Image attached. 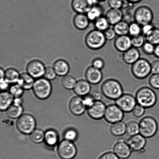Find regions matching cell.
<instances>
[{
  "label": "cell",
  "mask_w": 159,
  "mask_h": 159,
  "mask_svg": "<svg viewBox=\"0 0 159 159\" xmlns=\"http://www.w3.org/2000/svg\"><path fill=\"white\" fill-rule=\"evenodd\" d=\"M146 108L137 104L132 111L133 116L136 118H140L144 114Z\"/></svg>",
  "instance_id": "cell-46"
},
{
  "label": "cell",
  "mask_w": 159,
  "mask_h": 159,
  "mask_svg": "<svg viewBox=\"0 0 159 159\" xmlns=\"http://www.w3.org/2000/svg\"><path fill=\"white\" fill-rule=\"evenodd\" d=\"M36 122L35 118L29 114H24L18 118L16 127L19 131L23 134H30L35 129Z\"/></svg>",
  "instance_id": "cell-8"
},
{
  "label": "cell",
  "mask_w": 159,
  "mask_h": 159,
  "mask_svg": "<svg viewBox=\"0 0 159 159\" xmlns=\"http://www.w3.org/2000/svg\"><path fill=\"white\" fill-rule=\"evenodd\" d=\"M134 21L142 26L152 23L154 19V13L150 7L141 6L137 7L134 12Z\"/></svg>",
  "instance_id": "cell-7"
},
{
  "label": "cell",
  "mask_w": 159,
  "mask_h": 159,
  "mask_svg": "<svg viewBox=\"0 0 159 159\" xmlns=\"http://www.w3.org/2000/svg\"><path fill=\"white\" fill-rule=\"evenodd\" d=\"M154 55L159 59V44L155 46V51Z\"/></svg>",
  "instance_id": "cell-56"
},
{
  "label": "cell",
  "mask_w": 159,
  "mask_h": 159,
  "mask_svg": "<svg viewBox=\"0 0 159 159\" xmlns=\"http://www.w3.org/2000/svg\"><path fill=\"white\" fill-rule=\"evenodd\" d=\"M110 132L113 136H122L126 134V124L122 121L111 124L110 127Z\"/></svg>",
  "instance_id": "cell-29"
},
{
  "label": "cell",
  "mask_w": 159,
  "mask_h": 159,
  "mask_svg": "<svg viewBox=\"0 0 159 159\" xmlns=\"http://www.w3.org/2000/svg\"><path fill=\"white\" fill-rule=\"evenodd\" d=\"M127 142L132 152H141L144 149L147 141L146 138L139 134L129 137Z\"/></svg>",
  "instance_id": "cell-15"
},
{
  "label": "cell",
  "mask_w": 159,
  "mask_h": 159,
  "mask_svg": "<svg viewBox=\"0 0 159 159\" xmlns=\"http://www.w3.org/2000/svg\"><path fill=\"white\" fill-rule=\"evenodd\" d=\"M124 113L116 104H110L107 106L104 118L109 124L120 122L123 120Z\"/></svg>",
  "instance_id": "cell-10"
},
{
  "label": "cell",
  "mask_w": 159,
  "mask_h": 159,
  "mask_svg": "<svg viewBox=\"0 0 159 159\" xmlns=\"http://www.w3.org/2000/svg\"><path fill=\"white\" fill-rule=\"evenodd\" d=\"M113 45L118 52H125L132 47L131 37L129 35L117 36L114 40Z\"/></svg>",
  "instance_id": "cell-18"
},
{
  "label": "cell",
  "mask_w": 159,
  "mask_h": 159,
  "mask_svg": "<svg viewBox=\"0 0 159 159\" xmlns=\"http://www.w3.org/2000/svg\"><path fill=\"white\" fill-rule=\"evenodd\" d=\"M85 77L86 80L89 83L96 85L102 81L103 75L101 70L97 69L91 66H89L86 70Z\"/></svg>",
  "instance_id": "cell-19"
},
{
  "label": "cell",
  "mask_w": 159,
  "mask_h": 159,
  "mask_svg": "<svg viewBox=\"0 0 159 159\" xmlns=\"http://www.w3.org/2000/svg\"><path fill=\"white\" fill-rule=\"evenodd\" d=\"M113 149L114 153L120 159L128 158L132 152L127 142L122 138L118 140L114 145Z\"/></svg>",
  "instance_id": "cell-14"
},
{
  "label": "cell",
  "mask_w": 159,
  "mask_h": 159,
  "mask_svg": "<svg viewBox=\"0 0 159 159\" xmlns=\"http://www.w3.org/2000/svg\"><path fill=\"white\" fill-rule=\"evenodd\" d=\"M120 57L124 63L132 65L141 58V53L138 49L132 47L125 52L121 53Z\"/></svg>",
  "instance_id": "cell-20"
},
{
  "label": "cell",
  "mask_w": 159,
  "mask_h": 159,
  "mask_svg": "<svg viewBox=\"0 0 159 159\" xmlns=\"http://www.w3.org/2000/svg\"><path fill=\"white\" fill-rule=\"evenodd\" d=\"M94 1H96V2L99 3L104 2L107 1V0H94Z\"/></svg>",
  "instance_id": "cell-59"
},
{
  "label": "cell",
  "mask_w": 159,
  "mask_h": 159,
  "mask_svg": "<svg viewBox=\"0 0 159 159\" xmlns=\"http://www.w3.org/2000/svg\"><path fill=\"white\" fill-rule=\"evenodd\" d=\"M0 74H1V76H0V77H1V80H4L5 73V71L2 68H1V70H0Z\"/></svg>",
  "instance_id": "cell-57"
},
{
  "label": "cell",
  "mask_w": 159,
  "mask_h": 159,
  "mask_svg": "<svg viewBox=\"0 0 159 159\" xmlns=\"http://www.w3.org/2000/svg\"><path fill=\"white\" fill-rule=\"evenodd\" d=\"M74 90L75 93L78 96L84 97L87 96L91 91V84L86 80H80L76 83Z\"/></svg>",
  "instance_id": "cell-22"
},
{
  "label": "cell",
  "mask_w": 159,
  "mask_h": 159,
  "mask_svg": "<svg viewBox=\"0 0 159 159\" xmlns=\"http://www.w3.org/2000/svg\"><path fill=\"white\" fill-rule=\"evenodd\" d=\"M5 79L9 84H15L18 83L20 75L15 68H10L5 71Z\"/></svg>",
  "instance_id": "cell-30"
},
{
  "label": "cell",
  "mask_w": 159,
  "mask_h": 159,
  "mask_svg": "<svg viewBox=\"0 0 159 159\" xmlns=\"http://www.w3.org/2000/svg\"><path fill=\"white\" fill-rule=\"evenodd\" d=\"M155 48V45L146 41L142 47L143 52L148 55H154Z\"/></svg>",
  "instance_id": "cell-42"
},
{
  "label": "cell",
  "mask_w": 159,
  "mask_h": 159,
  "mask_svg": "<svg viewBox=\"0 0 159 159\" xmlns=\"http://www.w3.org/2000/svg\"><path fill=\"white\" fill-rule=\"evenodd\" d=\"M24 90L18 84H14L9 88V93L14 98H20L24 93Z\"/></svg>",
  "instance_id": "cell-39"
},
{
  "label": "cell",
  "mask_w": 159,
  "mask_h": 159,
  "mask_svg": "<svg viewBox=\"0 0 159 159\" xmlns=\"http://www.w3.org/2000/svg\"><path fill=\"white\" fill-rule=\"evenodd\" d=\"M59 137L57 131L49 129L45 133L44 141L49 147H53L58 143Z\"/></svg>",
  "instance_id": "cell-27"
},
{
  "label": "cell",
  "mask_w": 159,
  "mask_h": 159,
  "mask_svg": "<svg viewBox=\"0 0 159 159\" xmlns=\"http://www.w3.org/2000/svg\"><path fill=\"white\" fill-rule=\"evenodd\" d=\"M78 136V132L74 129H68L64 133L65 139L72 142L77 139Z\"/></svg>",
  "instance_id": "cell-40"
},
{
  "label": "cell",
  "mask_w": 159,
  "mask_h": 159,
  "mask_svg": "<svg viewBox=\"0 0 159 159\" xmlns=\"http://www.w3.org/2000/svg\"><path fill=\"white\" fill-rule=\"evenodd\" d=\"M137 104L146 109L152 108L157 101L156 93L152 88L143 87L137 90L135 96Z\"/></svg>",
  "instance_id": "cell-2"
},
{
  "label": "cell",
  "mask_w": 159,
  "mask_h": 159,
  "mask_svg": "<svg viewBox=\"0 0 159 159\" xmlns=\"http://www.w3.org/2000/svg\"><path fill=\"white\" fill-rule=\"evenodd\" d=\"M155 27V26L152 23L142 26V35L144 37L146 36V35L150 34Z\"/></svg>",
  "instance_id": "cell-49"
},
{
  "label": "cell",
  "mask_w": 159,
  "mask_h": 159,
  "mask_svg": "<svg viewBox=\"0 0 159 159\" xmlns=\"http://www.w3.org/2000/svg\"><path fill=\"white\" fill-rule=\"evenodd\" d=\"M57 152L61 159H72L77 154V149L72 142L65 139L59 143Z\"/></svg>",
  "instance_id": "cell-9"
},
{
  "label": "cell",
  "mask_w": 159,
  "mask_h": 159,
  "mask_svg": "<svg viewBox=\"0 0 159 159\" xmlns=\"http://www.w3.org/2000/svg\"><path fill=\"white\" fill-rule=\"evenodd\" d=\"M131 72L137 79L147 78L152 74L151 63L147 59L140 58L131 65Z\"/></svg>",
  "instance_id": "cell-5"
},
{
  "label": "cell",
  "mask_w": 159,
  "mask_h": 159,
  "mask_svg": "<svg viewBox=\"0 0 159 159\" xmlns=\"http://www.w3.org/2000/svg\"><path fill=\"white\" fill-rule=\"evenodd\" d=\"M151 65L152 74H159V60H153Z\"/></svg>",
  "instance_id": "cell-52"
},
{
  "label": "cell",
  "mask_w": 159,
  "mask_h": 159,
  "mask_svg": "<svg viewBox=\"0 0 159 159\" xmlns=\"http://www.w3.org/2000/svg\"><path fill=\"white\" fill-rule=\"evenodd\" d=\"M83 98L84 104H85L87 109L91 107L95 102L94 99L90 96L89 94L84 97Z\"/></svg>",
  "instance_id": "cell-51"
},
{
  "label": "cell",
  "mask_w": 159,
  "mask_h": 159,
  "mask_svg": "<svg viewBox=\"0 0 159 159\" xmlns=\"http://www.w3.org/2000/svg\"><path fill=\"white\" fill-rule=\"evenodd\" d=\"M23 99L21 97L14 98L13 103L22 106Z\"/></svg>",
  "instance_id": "cell-55"
},
{
  "label": "cell",
  "mask_w": 159,
  "mask_h": 159,
  "mask_svg": "<svg viewBox=\"0 0 159 159\" xmlns=\"http://www.w3.org/2000/svg\"><path fill=\"white\" fill-rule=\"evenodd\" d=\"M93 23H94L95 29L102 32H104L106 30L111 26L105 16H103L100 17L96 20Z\"/></svg>",
  "instance_id": "cell-34"
},
{
  "label": "cell",
  "mask_w": 159,
  "mask_h": 159,
  "mask_svg": "<svg viewBox=\"0 0 159 159\" xmlns=\"http://www.w3.org/2000/svg\"><path fill=\"white\" fill-rule=\"evenodd\" d=\"M96 2L94 0H72L71 7L77 13L86 14Z\"/></svg>",
  "instance_id": "cell-16"
},
{
  "label": "cell",
  "mask_w": 159,
  "mask_h": 159,
  "mask_svg": "<svg viewBox=\"0 0 159 159\" xmlns=\"http://www.w3.org/2000/svg\"><path fill=\"white\" fill-rule=\"evenodd\" d=\"M46 67L44 64L40 60L31 61L26 66L27 73L34 79L41 78L44 76Z\"/></svg>",
  "instance_id": "cell-12"
},
{
  "label": "cell",
  "mask_w": 159,
  "mask_h": 159,
  "mask_svg": "<svg viewBox=\"0 0 159 159\" xmlns=\"http://www.w3.org/2000/svg\"><path fill=\"white\" fill-rule=\"evenodd\" d=\"M45 133L40 129H35L30 135L31 141L35 144H39L44 140Z\"/></svg>",
  "instance_id": "cell-35"
},
{
  "label": "cell",
  "mask_w": 159,
  "mask_h": 159,
  "mask_svg": "<svg viewBox=\"0 0 159 159\" xmlns=\"http://www.w3.org/2000/svg\"><path fill=\"white\" fill-rule=\"evenodd\" d=\"M90 21L86 14L77 13L75 16L73 23L76 29L83 30L86 29L89 25Z\"/></svg>",
  "instance_id": "cell-23"
},
{
  "label": "cell",
  "mask_w": 159,
  "mask_h": 159,
  "mask_svg": "<svg viewBox=\"0 0 159 159\" xmlns=\"http://www.w3.org/2000/svg\"><path fill=\"white\" fill-rule=\"evenodd\" d=\"M125 1L130 4H134L141 2L142 0H125Z\"/></svg>",
  "instance_id": "cell-58"
},
{
  "label": "cell",
  "mask_w": 159,
  "mask_h": 159,
  "mask_svg": "<svg viewBox=\"0 0 159 159\" xmlns=\"http://www.w3.org/2000/svg\"><path fill=\"white\" fill-rule=\"evenodd\" d=\"M57 75L53 68L50 66H48L46 67L44 75V78L48 79V80H53L55 78Z\"/></svg>",
  "instance_id": "cell-48"
},
{
  "label": "cell",
  "mask_w": 159,
  "mask_h": 159,
  "mask_svg": "<svg viewBox=\"0 0 159 159\" xmlns=\"http://www.w3.org/2000/svg\"><path fill=\"white\" fill-rule=\"evenodd\" d=\"M98 159H120L113 152H107L101 155Z\"/></svg>",
  "instance_id": "cell-53"
},
{
  "label": "cell",
  "mask_w": 159,
  "mask_h": 159,
  "mask_svg": "<svg viewBox=\"0 0 159 159\" xmlns=\"http://www.w3.org/2000/svg\"><path fill=\"white\" fill-rule=\"evenodd\" d=\"M117 36L129 35V24L122 20L113 26Z\"/></svg>",
  "instance_id": "cell-32"
},
{
  "label": "cell",
  "mask_w": 159,
  "mask_h": 159,
  "mask_svg": "<svg viewBox=\"0 0 159 159\" xmlns=\"http://www.w3.org/2000/svg\"><path fill=\"white\" fill-rule=\"evenodd\" d=\"M139 124V134L146 139L152 138L158 132V123L153 117L144 116L140 120Z\"/></svg>",
  "instance_id": "cell-4"
},
{
  "label": "cell",
  "mask_w": 159,
  "mask_h": 159,
  "mask_svg": "<svg viewBox=\"0 0 159 159\" xmlns=\"http://www.w3.org/2000/svg\"><path fill=\"white\" fill-rule=\"evenodd\" d=\"M76 83L77 81L73 76L68 75L64 76L61 81V85L64 88L68 90L74 89Z\"/></svg>",
  "instance_id": "cell-36"
},
{
  "label": "cell",
  "mask_w": 159,
  "mask_h": 159,
  "mask_svg": "<svg viewBox=\"0 0 159 159\" xmlns=\"http://www.w3.org/2000/svg\"><path fill=\"white\" fill-rule=\"evenodd\" d=\"M23 110L22 106L13 103L6 110V114L9 117L16 119L22 115Z\"/></svg>",
  "instance_id": "cell-31"
},
{
  "label": "cell",
  "mask_w": 159,
  "mask_h": 159,
  "mask_svg": "<svg viewBox=\"0 0 159 159\" xmlns=\"http://www.w3.org/2000/svg\"><path fill=\"white\" fill-rule=\"evenodd\" d=\"M103 33L106 39L109 41L115 39L117 35L113 27L111 26Z\"/></svg>",
  "instance_id": "cell-47"
},
{
  "label": "cell",
  "mask_w": 159,
  "mask_h": 159,
  "mask_svg": "<svg viewBox=\"0 0 159 159\" xmlns=\"http://www.w3.org/2000/svg\"><path fill=\"white\" fill-rule=\"evenodd\" d=\"M126 134L129 137L139 134V124L134 120L130 121L126 123Z\"/></svg>",
  "instance_id": "cell-33"
},
{
  "label": "cell",
  "mask_w": 159,
  "mask_h": 159,
  "mask_svg": "<svg viewBox=\"0 0 159 159\" xmlns=\"http://www.w3.org/2000/svg\"><path fill=\"white\" fill-rule=\"evenodd\" d=\"M105 16L110 25L113 26L122 21L124 15L121 9L110 8L106 12Z\"/></svg>",
  "instance_id": "cell-21"
},
{
  "label": "cell",
  "mask_w": 159,
  "mask_h": 159,
  "mask_svg": "<svg viewBox=\"0 0 159 159\" xmlns=\"http://www.w3.org/2000/svg\"><path fill=\"white\" fill-rule=\"evenodd\" d=\"M124 0H107V4L112 9H121L124 6Z\"/></svg>",
  "instance_id": "cell-44"
},
{
  "label": "cell",
  "mask_w": 159,
  "mask_h": 159,
  "mask_svg": "<svg viewBox=\"0 0 159 159\" xmlns=\"http://www.w3.org/2000/svg\"><path fill=\"white\" fill-rule=\"evenodd\" d=\"M116 104L124 113L132 112L137 104L135 97L130 93H124L115 101Z\"/></svg>",
  "instance_id": "cell-11"
},
{
  "label": "cell",
  "mask_w": 159,
  "mask_h": 159,
  "mask_svg": "<svg viewBox=\"0 0 159 159\" xmlns=\"http://www.w3.org/2000/svg\"><path fill=\"white\" fill-rule=\"evenodd\" d=\"M1 89L3 91H6L9 88V84L5 79L1 80Z\"/></svg>",
  "instance_id": "cell-54"
},
{
  "label": "cell",
  "mask_w": 159,
  "mask_h": 159,
  "mask_svg": "<svg viewBox=\"0 0 159 159\" xmlns=\"http://www.w3.org/2000/svg\"><path fill=\"white\" fill-rule=\"evenodd\" d=\"M101 91L103 96L112 101H116L124 93L122 84L114 79L104 81L101 86Z\"/></svg>",
  "instance_id": "cell-1"
},
{
  "label": "cell",
  "mask_w": 159,
  "mask_h": 159,
  "mask_svg": "<svg viewBox=\"0 0 159 159\" xmlns=\"http://www.w3.org/2000/svg\"><path fill=\"white\" fill-rule=\"evenodd\" d=\"M14 97L7 91L1 92L0 94V109L2 111H4L13 104Z\"/></svg>",
  "instance_id": "cell-25"
},
{
  "label": "cell",
  "mask_w": 159,
  "mask_h": 159,
  "mask_svg": "<svg viewBox=\"0 0 159 159\" xmlns=\"http://www.w3.org/2000/svg\"><path fill=\"white\" fill-rule=\"evenodd\" d=\"M145 38L142 34L137 36L131 37V43L132 47L138 49L142 48L145 43Z\"/></svg>",
  "instance_id": "cell-41"
},
{
  "label": "cell",
  "mask_w": 159,
  "mask_h": 159,
  "mask_svg": "<svg viewBox=\"0 0 159 159\" xmlns=\"http://www.w3.org/2000/svg\"><path fill=\"white\" fill-rule=\"evenodd\" d=\"M105 61L103 59L100 57H97L92 61V66L97 69L101 70L103 69L105 66Z\"/></svg>",
  "instance_id": "cell-45"
},
{
  "label": "cell",
  "mask_w": 159,
  "mask_h": 159,
  "mask_svg": "<svg viewBox=\"0 0 159 159\" xmlns=\"http://www.w3.org/2000/svg\"><path fill=\"white\" fill-rule=\"evenodd\" d=\"M89 95L95 101H101L103 95L101 91L96 89L91 90Z\"/></svg>",
  "instance_id": "cell-50"
},
{
  "label": "cell",
  "mask_w": 159,
  "mask_h": 159,
  "mask_svg": "<svg viewBox=\"0 0 159 159\" xmlns=\"http://www.w3.org/2000/svg\"><path fill=\"white\" fill-rule=\"evenodd\" d=\"M148 82L152 88L159 90V74H152L149 77Z\"/></svg>",
  "instance_id": "cell-43"
},
{
  "label": "cell",
  "mask_w": 159,
  "mask_h": 159,
  "mask_svg": "<svg viewBox=\"0 0 159 159\" xmlns=\"http://www.w3.org/2000/svg\"><path fill=\"white\" fill-rule=\"evenodd\" d=\"M52 68L57 75L63 77L67 75L70 69L69 64L66 61L62 59L54 62Z\"/></svg>",
  "instance_id": "cell-24"
},
{
  "label": "cell",
  "mask_w": 159,
  "mask_h": 159,
  "mask_svg": "<svg viewBox=\"0 0 159 159\" xmlns=\"http://www.w3.org/2000/svg\"><path fill=\"white\" fill-rule=\"evenodd\" d=\"M107 41L103 32L96 29L89 32L85 39V43L87 47L93 51L102 49L105 46Z\"/></svg>",
  "instance_id": "cell-3"
},
{
  "label": "cell",
  "mask_w": 159,
  "mask_h": 159,
  "mask_svg": "<svg viewBox=\"0 0 159 159\" xmlns=\"http://www.w3.org/2000/svg\"><path fill=\"white\" fill-rule=\"evenodd\" d=\"M69 108L71 113L75 116L83 114L87 109L84 103L83 98L78 96L71 98L69 102Z\"/></svg>",
  "instance_id": "cell-17"
},
{
  "label": "cell",
  "mask_w": 159,
  "mask_h": 159,
  "mask_svg": "<svg viewBox=\"0 0 159 159\" xmlns=\"http://www.w3.org/2000/svg\"><path fill=\"white\" fill-rule=\"evenodd\" d=\"M32 89L34 95L40 100L48 99L52 93L51 83L45 78L37 79L35 81Z\"/></svg>",
  "instance_id": "cell-6"
},
{
  "label": "cell",
  "mask_w": 159,
  "mask_h": 159,
  "mask_svg": "<svg viewBox=\"0 0 159 159\" xmlns=\"http://www.w3.org/2000/svg\"><path fill=\"white\" fill-rule=\"evenodd\" d=\"M107 106L102 101H95L91 107L87 109V113L92 119L99 120L104 118Z\"/></svg>",
  "instance_id": "cell-13"
},
{
  "label": "cell",
  "mask_w": 159,
  "mask_h": 159,
  "mask_svg": "<svg viewBox=\"0 0 159 159\" xmlns=\"http://www.w3.org/2000/svg\"><path fill=\"white\" fill-rule=\"evenodd\" d=\"M104 9L102 6L98 3L95 4L86 14L90 22H94L98 19L103 16Z\"/></svg>",
  "instance_id": "cell-26"
},
{
  "label": "cell",
  "mask_w": 159,
  "mask_h": 159,
  "mask_svg": "<svg viewBox=\"0 0 159 159\" xmlns=\"http://www.w3.org/2000/svg\"><path fill=\"white\" fill-rule=\"evenodd\" d=\"M142 34V26L134 21L129 24V35L131 37L137 36Z\"/></svg>",
  "instance_id": "cell-38"
},
{
  "label": "cell",
  "mask_w": 159,
  "mask_h": 159,
  "mask_svg": "<svg viewBox=\"0 0 159 159\" xmlns=\"http://www.w3.org/2000/svg\"><path fill=\"white\" fill-rule=\"evenodd\" d=\"M35 82L34 78L28 74L23 73L20 75L17 84L21 86L24 90H28L33 88Z\"/></svg>",
  "instance_id": "cell-28"
},
{
  "label": "cell",
  "mask_w": 159,
  "mask_h": 159,
  "mask_svg": "<svg viewBox=\"0 0 159 159\" xmlns=\"http://www.w3.org/2000/svg\"><path fill=\"white\" fill-rule=\"evenodd\" d=\"M144 37L146 41L155 46L159 44V28L156 26L150 34Z\"/></svg>",
  "instance_id": "cell-37"
}]
</instances>
